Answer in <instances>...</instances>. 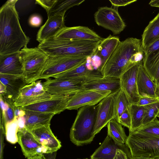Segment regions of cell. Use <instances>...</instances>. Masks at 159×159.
Wrapping results in <instances>:
<instances>
[{
  "mask_svg": "<svg viewBox=\"0 0 159 159\" xmlns=\"http://www.w3.org/2000/svg\"><path fill=\"white\" fill-rule=\"evenodd\" d=\"M0 81L6 91L5 94L0 95V98L7 102L14 104L21 89L27 84L23 75L0 74Z\"/></svg>",
  "mask_w": 159,
  "mask_h": 159,
  "instance_id": "16",
  "label": "cell"
},
{
  "mask_svg": "<svg viewBox=\"0 0 159 159\" xmlns=\"http://www.w3.org/2000/svg\"><path fill=\"white\" fill-rule=\"evenodd\" d=\"M59 39L102 41L103 39L96 32L84 26H66L54 37Z\"/></svg>",
  "mask_w": 159,
  "mask_h": 159,
  "instance_id": "17",
  "label": "cell"
},
{
  "mask_svg": "<svg viewBox=\"0 0 159 159\" xmlns=\"http://www.w3.org/2000/svg\"><path fill=\"white\" fill-rule=\"evenodd\" d=\"M117 93L109 94L98 104L96 121L92 132L94 136L99 132L110 121L116 119V96Z\"/></svg>",
  "mask_w": 159,
  "mask_h": 159,
  "instance_id": "10",
  "label": "cell"
},
{
  "mask_svg": "<svg viewBox=\"0 0 159 159\" xmlns=\"http://www.w3.org/2000/svg\"><path fill=\"white\" fill-rule=\"evenodd\" d=\"M42 21V17L39 15L36 14L31 16L29 20V25L34 27L39 26L41 24Z\"/></svg>",
  "mask_w": 159,
  "mask_h": 159,
  "instance_id": "40",
  "label": "cell"
},
{
  "mask_svg": "<svg viewBox=\"0 0 159 159\" xmlns=\"http://www.w3.org/2000/svg\"><path fill=\"white\" fill-rule=\"evenodd\" d=\"M142 64L133 66L120 78L121 89L124 92L130 104H136L140 98L138 90L137 77L140 66Z\"/></svg>",
  "mask_w": 159,
  "mask_h": 159,
  "instance_id": "15",
  "label": "cell"
},
{
  "mask_svg": "<svg viewBox=\"0 0 159 159\" xmlns=\"http://www.w3.org/2000/svg\"><path fill=\"white\" fill-rule=\"evenodd\" d=\"M109 91L84 90L70 96L66 109L77 110L87 106L95 105L111 93Z\"/></svg>",
  "mask_w": 159,
  "mask_h": 159,
  "instance_id": "11",
  "label": "cell"
},
{
  "mask_svg": "<svg viewBox=\"0 0 159 159\" xmlns=\"http://www.w3.org/2000/svg\"><path fill=\"white\" fill-rule=\"evenodd\" d=\"M136 0H109L111 4L114 7H118L120 6H125L130 4L136 1Z\"/></svg>",
  "mask_w": 159,
  "mask_h": 159,
  "instance_id": "41",
  "label": "cell"
},
{
  "mask_svg": "<svg viewBox=\"0 0 159 159\" xmlns=\"http://www.w3.org/2000/svg\"><path fill=\"white\" fill-rule=\"evenodd\" d=\"M83 90H97L116 93L121 89L120 78L103 77L83 85Z\"/></svg>",
  "mask_w": 159,
  "mask_h": 159,
  "instance_id": "23",
  "label": "cell"
},
{
  "mask_svg": "<svg viewBox=\"0 0 159 159\" xmlns=\"http://www.w3.org/2000/svg\"><path fill=\"white\" fill-rule=\"evenodd\" d=\"M113 159H128L126 153L122 150L118 148Z\"/></svg>",
  "mask_w": 159,
  "mask_h": 159,
  "instance_id": "43",
  "label": "cell"
},
{
  "mask_svg": "<svg viewBox=\"0 0 159 159\" xmlns=\"http://www.w3.org/2000/svg\"><path fill=\"white\" fill-rule=\"evenodd\" d=\"M70 96L55 95L49 99L20 107L24 110L58 114L66 109Z\"/></svg>",
  "mask_w": 159,
  "mask_h": 159,
  "instance_id": "14",
  "label": "cell"
},
{
  "mask_svg": "<svg viewBox=\"0 0 159 159\" xmlns=\"http://www.w3.org/2000/svg\"><path fill=\"white\" fill-rule=\"evenodd\" d=\"M144 106L145 109L142 125L153 120L159 113V102Z\"/></svg>",
  "mask_w": 159,
  "mask_h": 159,
  "instance_id": "34",
  "label": "cell"
},
{
  "mask_svg": "<svg viewBox=\"0 0 159 159\" xmlns=\"http://www.w3.org/2000/svg\"><path fill=\"white\" fill-rule=\"evenodd\" d=\"M131 157L159 158V136H148L129 132L126 142Z\"/></svg>",
  "mask_w": 159,
  "mask_h": 159,
  "instance_id": "6",
  "label": "cell"
},
{
  "mask_svg": "<svg viewBox=\"0 0 159 159\" xmlns=\"http://www.w3.org/2000/svg\"><path fill=\"white\" fill-rule=\"evenodd\" d=\"M118 122L127 127L129 130L131 129V120L129 108L126 109L119 118Z\"/></svg>",
  "mask_w": 159,
  "mask_h": 159,
  "instance_id": "36",
  "label": "cell"
},
{
  "mask_svg": "<svg viewBox=\"0 0 159 159\" xmlns=\"http://www.w3.org/2000/svg\"><path fill=\"white\" fill-rule=\"evenodd\" d=\"M118 8L115 7H101L94 14L95 22L98 26L111 31L115 35L120 33L126 26Z\"/></svg>",
  "mask_w": 159,
  "mask_h": 159,
  "instance_id": "8",
  "label": "cell"
},
{
  "mask_svg": "<svg viewBox=\"0 0 159 159\" xmlns=\"http://www.w3.org/2000/svg\"><path fill=\"white\" fill-rule=\"evenodd\" d=\"M98 105L79 108L70 129V140L77 146L90 143L95 136L92 134L95 124Z\"/></svg>",
  "mask_w": 159,
  "mask_h": 159,
  "instance_id": "4",
  "label": "cell"
},
{
  "mask_svg": "<svg viewBox=\"0 0 159 159\" xmlns=\"http://www.w3.org/2000/svg\"><path fill=\"white\" fill-rule=\"evenodd\" d=\"M44 89L40 80L33 82L23 87L14 102L16 107H20L42 101L53 97Z\"/></svg>",
  "mask_w": 159,
  "mask_h": 159,
  "instance_id": "9",
  "label": "cell"
},
{
  "mask_svg": "<svg viewBox=\"0 0 159 159\" xmlns=\"http://www.w3.org/2000/svg\"><path fill=\"white\" fill-rule=\"evenodd\" d=\"M17 136L18 142L25 157L28 158L37 155L49 153L31 131L25 127L19 126Z\"/></svg>",
  "mask_w": 159,
  "mask_h": 159,
  "instance_id": "12",
  "label": "cell"
},
{
  "mask_svg": "<svg viewBox=\"0 0 159 159\" xmlns=\"http://www.w3.org/2000/svg\"><path fill=\"white\" fill-rule=\"evenodd\" d=\"M159 36V12L149 23L142 35V42L144 49Z\"/></svg>",
  "mask_w": 159,
  "mask_h": 159,
  "instance_id": "29",
  "label": "cell"
},
{
  "mask_svg": "<svg viewBox=\"0 0 159 159\" xmlns=\"http://www.w3.org/2000/svg\"><path fill=\"white\" fill-rule=\"evenodd\" d=\"M107 136L111 138L117 146L126 143L128 136L122 125L115 119L110 121L107 124Z\"/></svg>",
  "mask_w": 159,
  "mask_h": 159,
  "instance_id": "28",
  "label": "cell"
},
{
  "mask_svg": "<svg viewBox=\"0 0 159 159\" xmlns=\"http://www.w3.org/2000/svg\"><path fill=\"white\" fill-rule=\"evenodd\" d=\"M149 4L152 7L159 8V0H152Z\"/></svg>",
  "mask_w": 159,
  "mask_h": 159,
  "instance_id": "45",
  "label": "cell"
},
{
  "mask_svg": "<svg viewBox=\"0 0 159 159\" xmlns=\"http://www.w3.org/2000/svg\"><path fill=\"white\" fill-rule=\"evenodd\" d=\"M24 127L30 130L42 125L50 124V121L56 115L29 110H24Z\"/></svg>",
  "mask_w": 159,
  "mask_h": 159,
  "instance_id": "24",
  "label": "cell"
},
{
  "mask_svg": "<svg viewBox=\"0 0 159 159\" xmlns=\"http://www.w3.org/2000/svg\"><path fill=\"white\" fill-rule=\"evenodd\" d=\"M65 15H56L48 18L46 22L38 31L36 40L41 43L55 37L66 27Z\"/></svg>",
  "mask_w": 159,
  "mask_h": 159,
  "instance_id": "18",
  "label": "cell"
},
{
  "mask_svg": "<svg viewBox=\"0 0 159 159\" xmlns=\"http://www.w3.org/2000/svg\"><path fill=\"white\" fill-rule=\"evenodd\" d=\"M88 57L80 56L49 57L39 79H46L78 66Z\"/></svg>",
  "mask_w": 159,
  "mask_h": 159,
  "instance_id": "7",
  "label": "cell"
},
{
  "mask_svg": "<svg viewBox=\"0 0 159 159\" xmlns=\"http://www.w3.org/2000/svg\"></svg>",
  "mask_w": 159,
  "mask_h": 159,
  "instance_id": "50",
  "label": "cell"
},
{
  "mask_svg": "<svg viewBox=\"0 0 159 159\" xmlns=\"http://www.w3.org/2000/svg\"><path fill=\"white\" fill-rule=\"evenodd\" d=\"M144 57L142 40L128 38L119 43L102 68L103 77L120 78L134 65L143 63Z\"/></svg>",
  "mask_w": 159,
  "mask_h": 159,
  "instance_id": "2",
  "label": "cell"
},
{
  "mask_svg": "<svg viewBox=\"0 0 159 159\" xmlns=\"http://www.w3.org/2000/svg\"><path fill=\"white\" fill-rule=\"evenodd\" d=\"M57 151L43 154L45 159H55Z\"/></svg>",
  "mask_w": 159,
  "mask_h": 159,
  "instance_id": "44",
  "label": "cell"
},
{
  "mask_svg": "<svg viewBox=\"0 0 159 159\" xmlns=\"http://www.w3.org/2000/svg\"><path fill=\"white\" fill-rule=\"evenodd\" d=\"M23 75L27 84L39 79L49 57L39 48L25 46L20 51Z\"/></svg>",
  "mask_w": 159,
  "mask_h": 159,
  "instance_id": "5",
  "label": "cell"
},
{
  "mask_svg": "<svg viewBox=\"0 0 159 159\" xmlns=\"http://www.w3.org/2000/svg\"><path fill=\"white\" fill-rule=\"evenodd\" d=\"M101 41L59 39L53 37L39 43L37 47L49 57H91Z\"/></svg>",
  "mask_w": 159,
  "mask_h": 159,
  "instance_id": "3",
  "label": "cell"
},
{
  "mask_svg": "<svg viewBox=\"0 0 159 159\" xmlns=\"http://www.w3.org/2000/svg\"><path fill=\"white\" fill-rule=\"evenodd\" d=\"M120 42L118 37L110 34L107 38L103 39L97 46L92 57L99 58L98 70L101 72L103 67Z\"/></svg>",
  "mask_w": 159,
  "mask_h": 159,
  "instance_id": "20",
  "label": "cell"
},
{
  "mask_svg": "<svg viewBox=\"0 0 159 159\" xmlns=\"http://www.w3.org/2000/svg\"><path fill=\"white\" fill-rule=\"evenodd\" d=\"M23 67L20 52L0 55V74L23 75Z\"/></svg>",
  "mask_w": 159,
  "mask_h": 159,
  "instance_id": "21",
  "label": "cell"
},
{
  "mask_svg": "<svg viewBox=\"0 0 159 159\" xmlns=\"http://www.w3.org/2000/svg\"><path fill=\"white\" fill-rule=\"evenodd\" d=\"M159 102L158 98L140 97L136 104L139 106H144Z\"/></svg>",
  "mask_w": 159,
  "mask_h": 159,
  "instance_id": "38",
  "label": "cell"
},
{
  "mask_svg": "<svg viewBox=\"0 0 159 159\" xmlns=\"http://www.w3.org/2000/svg\"><path fill=\"white\" fill-rule=\"evenodd\" d=\"M101 72L95 69L86 61L80 65L66 71L53 76L52 77L59 79H70L98 74Z\"/></svg>",
  "mask_w": 159,
  "mask_h": 159,
  "instance_id": "25",
  "label": "cell"
},
{
  "mask_svg": "<svg viewBox=\"0 0 159 159\" xmlns=\"http://www.w3.org/2000/svg\"><path fill=\"white\" fill-rule=\"evenodd\" d=\"M17 0H8L0 9V55L20 52L30 38L23 31L16 8Z\"/></svg>",
  "mask_w": 159,
  "mask_h": 159,
  "instance_id": "1",
  "label": "cell"
},
{
  "mask_svg": "<svg viewBox=\"0 0 159 159\" xmlns=\"http://www.w3.org/2000/svg\"><path fill=\"white\" fill-rule=\"evenodd\" d=\"M131 125L129 131L133 132L142 125V122L145 111L144 106H139L135 104H131L129 107Z\"/></svg>",
  "mask_w": 159,
  "mask_h": 159,
  "instance_id": "31",
  "label": "cell"
},
{
  "mask_svg": "<svg viewBox=\"0 0 159 159\" xmlns=\"http://www.w3.org/2000/svg\"><path fill=\"white\" fill-rule=\"evenodd\" d=\"M159 49V36L144 49V56L148 55Z\"/></svg>",
  "mask_w": 159,
  "mask_h": 159,
  "instance_id": "37",
  "label": "cell"
},
{
  "mask_svg": "<svg viewBox=\"0 0 159 159\" xmlns=\"http://www.w3.org/2000/svg\"><path fill=\"white\" fill-rule=\"evenodd\" d=\"M27 159H45L43 154H38L34 156L29 157Z\"/></svg>",
  "mask_w": 159,
  "mask_h": 159,
  "instance_id": "46",
  "label": "cell"
},
{
  "mask_svg": "<svg viewBox=\"0 0 159 159\" xmlns=\"http://www.w3.org/2000/svg\"><path fill=\"white\" fill-rule=\"evenodd\" d=\"M42 84L47 92L54 95L71 96L84 90L82 85L69 80L49 78L46 79Z\"/></svg>",
  "mask_w": 159,
  "mask_h": 159,
  "instance_id": "13",
  "label": "cell"
},
{
  "mask_svg": "<svg viewBox=\"0 0 159 159\" xmlns=\"http://www.w3.org/2000/svg\"><path fill=\"white\" fill-rule=\"evenodd\" d=\"M84 1V0H56L52 8L47 12L48 17L65 14L69 9L78 6Z\"/></svg>",
  "mask_w": 159,
  "mask_h": 159,
  "instance_id": "30",
  "label": "cell"
},
{
  "mask_svg": "<svg viewBox=\"0 0 159 159\" xmlns=\"http://www.w3.org/2000/svg\"><path fill=\"white\" fill-rule=\"evenodd\" d=\"M5 125L4 123L0 122V158L2 159L3 149L4 137L5 135Z\"/></svg>",
  "mask_w": 159,
  "mask_h": 159,
  "instance_id": "42",
  "label": "cell"
},
{
  "mask_svg": "<svg viewBox=\"0 0 159 159\" xmlns=\"http://www.w3.org/2000/svg\"><path fill=\"white\" fill-rule=\"evenodd\" d=\"M116 117L118 121L119 118L124 111L129 107L130 103L124 91L120 89L116 96Z\"/></svg>",
  "mask_w": 159,
  "mask_h": 159,
  "instance_id": "33",
  "label": "cell"
},
{
  "mask_svg": "<svg viewBox=\"0 0 159 159\" xmlns=\"http://www.w3.org/2000/svg\"><path fill=\"white\" fill-rule=\"evenodd\" d=\"M15 122L7 125L5 127L6 139L12 144H15L18 141L17 132L19 126Z\"/></svg>",
  "mask_w": 159,
  "mask_h": 159,
  "instance_id": "35",
  "label": "cell"
},
{
  "mask_svg": "<svg viewBox=\"0 0 159 159\" xmlns=\"http://www.w3.org/2000/svg\"><path fill=\"white\" fill-rule=\"evenodd\" d=\"M138 90L140 97L158 98L156 85L144 69L143 64L139 67L137 77Z\"/></svg>",
  "mask_w": 159,
  "mask_h": 159,
  "instance_id": "22",
  "label": "cell"
},
{
  "mask_svg": "<svg viewBox=\"0 0 159 159\" xmlns=\"http://www.w3.org/2000/svg\"><path fill=\"white\" fill-rule=\"evenodd\" d=\"M143 66L157 87L159 84V49L144 56Z\"/></svg>",
  "mask_w": 159,
  "mask_h": 159,
  "instance_id": "26",
  "label": "cell"
},
{
  "mask_svg": "<svg viewBox=\"0 0 159 159\" xmlns=\"http://www.w3.org/2000/svg\"><path fill=\"white\" fill-rule=\"evenodd\" d=\"M117 146L107 135L100 146L91 156L90 159H113L118 148Z\"/></svg>",
  "mask_w": 159,
  "mask_h": 159,
  "instance_id": "27",
  "label": "cell"
},
{
  "mask_svg": "<svg viewBox=\"0 0 159 159\" xmlns=\"http://www.w3.org/2000/svg\"><path fill=\"white\" fill-rule=\"evenodd\" d=\"M50 125H42L30 130L48 152H57L61 146V142L52 132Z\"/></svg>",
  "mask_w": 159,
  "mask_h": 159,
  "instance_id": "19",
  "label": "cell"
},
{
  "mask_svg": "<svg viewBox=\"0 0 159 159\" xmlns=\"http://www.w3.org/2000/svg\"><path fill=\"white\" fill-rule=\"evenodd\" d=\"M56 1V0H37L36 1L35 4L41 6L48 12L52 8Z\"/></svg>",
  "mask_w": 159,
  "mask_h": 159,
  "instance_id": "39",
  "label": "cell"
},
{
  "mask_svg": "<svg viewBox=\"0 0 159 159\" xmlns=\"http://www.w3.org/2000/svg\"><path fill=\"white\" fill-rule=\"evenodd\" d=\"M131 133L141 135L159 136V120L156 117Z\"/></svg>",
  "mask_w": 159,
  "mask_h": 159,
  "instance_id": "32",
  "label": "cell"
},
{
  "mask_svg": "<svg viewBox=\"0 0 159 159\" xmlns=\"http://www.w3.org/2000/svg\"><path fill=\"white\" fill-rule=\"evenodd\" d=\"M159 159V158H156V159Z\"/></svg>",
  "mask_w": 159,
  "mask_h": 159,
  "instance_id": "49",
  "label": "cell"
},
{
  "mask_svg": "<svg viewBox=\"0 0 159 159\" xmlns=\"http://www.w3.org/2000/svg\"><path fill=\"white\" fill-rule=\"evenodd\" d=\"M156 93L157 97L159 98V84L156 87Z\"/></svg>",
  "mask_w": 159,
  "mask_h": 159,
  "instance_id": "48",
  "label": "cell"
},
{
  "mask_svg": "<svg viewBox=\"0 0 159 159\" xmlns=\"http://www.w3.org/2000/svg\"><path fill=\"white\" fill-rule=\"evenodd\" d=\"M130 159H153L149 158L144 157H131Z\"/></svg>",
  "mask_w": 159,
  "mask_h": 159,
  "instance_id": "47",
  "label": "cell"
}]
</instances>
